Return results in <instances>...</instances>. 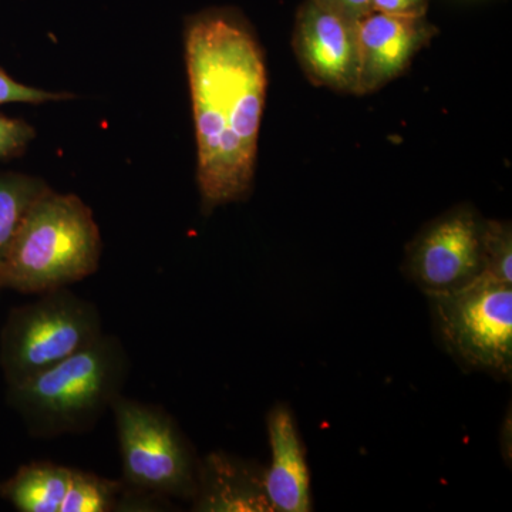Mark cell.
I'll return each mask as SVG.
<instances>
[{"instance_id": "17", "label": "cell", "mask_w": 512, "mask_h": 512, "mask_svg": "<svg viewBox=\"0 0 512 512\" xmlns=\"http://www.w3.org/2000/svg\"><path fill=\"white\" fill-rule=\"evenodd\" d=\"M35 137V128L26 121L0 116V160L25 153Z\"/></svg>"}, {"instance_id": "7", "label": "cell", "mask_w": 512, "mask_h": 512, "mask_svg": "<svg viewBox=\"0 0 512 512\" xmlns=\"http://www.w3.org/2000/svg\"><path fill=\"white\" fill-rule=\"evenodd\" d=\"M483 221L470 207H457L431 221L407 247L403 271L426 295L466 288L484 274Z\"/></svg>"}, {"instance_id": "19", "label": "cell", "mask_w": 512, "mask_h": 512, "mask_svg": "<svg viewBox=\"0 0 512 512\" xmlns=\"http://www.w3.org/2000/svg\"><path fill=\"white\" fill-rule=\"evenodd\" d=\"M318 2L356 23L373 10L372 0H318Z\"/></svg>"}, {"instance_id": "11", "label": "cell", "mask_w": 512, "mask_h": 512, "mask_svg": "<svg viewBox=\"0 0 512 512\" xmlns=\"http://www.w3.org/2000/svg\"><path fill=\"white\" fill-rule=\"evenodd\" d=\"M191 507L197 512H272L265 468L224 451L200 458Z\"/></svg>"}, {"instance_id": "14", "label": "cell", "mask_w": 512, "mask_h": 512, "mask_svg": "<svg viewBox=\"0 0 512 512\" xmlns=\"http://www.w3.org/2000/svg\"><path fill=\"white\" fill-rule=\"evenodd\" d=\"M128 485L90 471L72 468L60 512L121 511Z\"/></svg>"}, {"instance_id": "2", "label": "cell", "mask_w": 512, "mask_h": 512, "mask_svg": "<svg viewBox=\"0 0 512 512\" xmlns=\"http://www.w3.org/2000/svg\"><path fill=\"white\" fill-rule=\"evenodd\" d=\"M130 370L123 342L103 333L76 355L9 386L6 397L36 439L83 434L92 431L123 394Z\"/></svg>"}, {"instance_id": "18", "label": "cell", "mask_w": 512, "mask_h": 512, "mask_svg": "<svg viewBox=\"0 0 512 512\" xmlns=\"http://www.w3.org/2000/svg\"><path fill=\"white\" fill-rule=\"evenodd\" d=\"M373 10L407 18H426L430 0H372Z\"/></svg>"}, {"instance_id": "8", "label": "cell", "mask_w": 512, "mask_h": 512, "mask_svg": "<svg viewBox=\"0 0 512 512\" xmlns=\"http://www.w3.org/2000/svg\"><path fill=\"white\" fill-rule=\"evenodd\" d=\"M293 52L309 82L333 92L356 94L359 77L357 23L306 0L296 15Z\"/></svg>"}, {"instance_id": "16", "label": "cell", "mask_w": 512, "mask_h": 512, "mask_svg": "<svg viewBox=\"0 0 512 512\" xmlns=\"http://www.w3.org/2000/svg\"><path fill=\"white\" fill-rule=\"evenodd\" d=\"M73 99L72 93L47 92L16 82L5 70L0 69V104L28 103L43 104L47 101Z\"/></svg>"}, {"instance_id": "12", "label": "cell", "mask_w": 512, "mask_h": 512, "mask_svg": "<svg viewBox=\"0 0 512 512\" xmlns=\"http://www.w3.org/2000/svg\"><path fill=\"white\" fill-rule=\"evenodd\" d=\"M70 473L53 461H33L0 483V497L20 512H60Z\"/></svg>"}, {"instance_id": "15", "label": "cell", "mask_w": 512, "mask_h": 512, "mask_svg": "<svg viewBox=\"0 0 512 512\" xmlns=\"http://www.w3.org/2000/svg\"><path fill=\"white\" fill-rule=\"evenodd\" d=\"M481 259H483V275L503 284L512 285L511 222L483 221Z\"/></svg>"}, {"instance_id": "6", "label": "cell", "mask_w": 512, "mask_h": 512, "mask_svg": "<svg viewBox=\"0 0 512 512\" xmlns=\"http://www.w3.org/2000/svg\"><path fill=\"white\" fill-rule=\"evenodd\" d=\"M427 298L441 348L460 367L511 379L512 285L481 275L466 288Z\"/></svg>"}, {"instance_id": "13", "label": "cell", "mask_w": 512, "mask_h": 512, "mask_svg": "<svg viewBox=\"0 0 512 512\" xmlns=\"http://www.w3.org/2000/svg\"><path fill=\"white\" fill-rule=\"evenodd\" d=\"M50 187L42 178L20 173H0V266L32 205Z\"/></svg>"}, {"instance_id": "4", "label": "cell", "mask_w": 512, "mask_h": 512, "mask_svg": "<svg viewBox=\"0 0 512 512\" xmlns=\"http://www.w3.org/2000/svg\"><path fill=\"white\" fill-rule=\"evenodd\" d=\"M96 303L69 288L40 293L9 313L0 335V367L6 386L25 382L86 349L103 335Z\"/></svg>"}, {"instance_id": "9", "label": "cell", "mask_w": 512, "mask_h": 512, "mask_svg": "<svg viewBox=\"0 0 512 512\" xmlns=\"http://www.w3.org/2000/svg\"><path fill=\"white\" fill-rule=\"evenodd\" d=\"M436 33L437 29L426 18H407L372 10L357 23L359 77L356 94L375 93L402 76Z\"/></svg>"}, {"instance_id": "3", "label": "cell", "mask_w": 512, "mask_h": 512, "mask_svg": "<svg viewBox=\"0 0 512 512\" xmlns=\"http://www.w3.org/2000/svg\"><path fill=\"white\" fill-rule=\"evenodd\" d=\"M103 239L92 208L50 188L32 205L0 266V291L40 295L96 274Z\"/></svg>"}, {"instance_id": "10", "label": "cell", "mask_w": 512, "mask_h": 512, "mask_svg": "<svg viewBox=\"0 0 512 512\" xmlns=\"http://www.w3.org/2000/svg\"><path fill=\"white\" fill-rule=\"evenodd\" d=\"M266 429L271 466L265 470V491L272 512L312 511L311 474L292 410L275 404L266 417Z\"/></svg>"}, {"instance_id": "1", "label": "cell", "mask_w": 512, "mask_h": 512, "mask_svg": "<svg viewBox=\"0 0 512 512\" xmlns=\"http://www.w3.org/2000/svg\"><path fill=\"white\" fill-rule=\"evenodd\" d=\"M185 60L197 137V183L204 214L245 200L254 185L264 116V53L228 12L188 20Z\"/></svg>"}, {"instance_id": "5", "label": "cell", "mask_w": 512, "mask_h": 512, "mask_svg": "<svg viewBox=\"0 0 512 512\" xmlns=\"http://www.w3.org/2000/svg\"><path fill=\"white\" fill-rule=\"evenodd\" d=\"M110 412L116 423L124 483L167 500L191 503L200 458L174 417L163 407L124 394Z\"/></svg>"}]
</instances>
